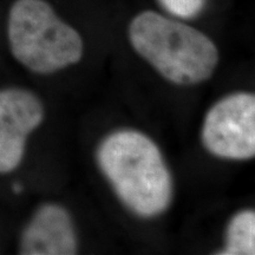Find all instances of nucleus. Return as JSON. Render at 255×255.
Here are the masks:
<instances>
[{
    "instance_id": "nucleus-1",
    "label": "nucleus",
    "mask_w": 255,
    "mask_h": 255,
    "mask_svg": "<svg viewBox=\"0 0 255 255\" xmlns=\"http://www.w3.org/2000/svg\"><path fill=\"white\" fill-rule=\"evenodd\" d=\"M97 161L117 196L141 218L165 212L173 199V178L163 155L150 137L119 130L101 142Z\"/></svg>"
},
{
    "instance_id": "nucleus-2",
    "label": "nucleus",
    "mask_w": 255,
    "mask_h": 255,
    "mask_svg": "<svg viewBox=\"0 0 255 255\" xmlns=\"http://www.w3.org/2000/svg\"><path fill=\"white\" fill-rule=\"evenodd\" d=\"M129 39L139 56L178 85L207 81L219 63L218 47L208 36L155 11L132 19Z\"/></svg>"
},
{
    "instance_id": "nucleus-3",
    "label": "nucleus",
    "mask_w": 255,
    "mask_h": 255,
    "mask_svg": "<svg viewBox=\"0 0 255 255\" xmlns=\"http://www.w3.org/2000/svg\"><path fill=\"white\" fill-rule=\"evenodd\" d=\"M8 40L15 59L37 73L65 69L83 56L82 37L44 0H17L12 5Z\"/></svg>"
},
{
    "instance_id": "nucleus-4",
    "label": "nucleus",
    "mask_w": 255,
    "mask_h": 255,
    "mask_svg": "<svg viewBox=\"0 0 255 255\" xmlns=\"http://www.w3.org/2000/svg\"><path fill=\"white\" fill-rule=\"evenodd\" d=\"M202 142L210 154L227 159L255 155V97L250 92L229 95L207 114Z\"/></svg>"
},
{
    "instance_id": "nucleus-5",
    "label": "nucleus",
    "mask_w": 255,
    "mask_h": 255,
    "mask_svg": "<svg viewBox=\"0 0 255 255\" xmlns=\"http://www.w3.org/2000/svg\"><path fill=\"white\" fill-rule=\"evenodd\" d=\"M43 120L44 108L36 95L23 89L0 90V174L20 164L27 137Z\"/></svg>"
},
{
    "instance_id": "nucleus-6",
    "label": "nucleus",
    "mask_w": 255,
    "mask_h": 255,
    "mask_svg": "<svg viewBox=\"0 0 255 255\" xmlns=\"http://www.w3.org/2000/svg\"><path fill=\"white\" fill-rule=\"evenodd\" d=\"M77 250L71 216L56 203L41 206L21 235L20 253L25 255H72Z\"/></svg>"
},
{
    "instance_id": "nucleus-7",
    "label": "nucleus",
    "mask_w": 255,
    "mask_h": 255,
    "mask_svg": "<svg viewBox=\"0 0 255 255\" xmlns=\"http://www.w3.org/2000/svg\"><path fill=\"white\" fill-rule=\"evenodd\" d=\"M223 255L255 254V214L253 210H242L233 216L227 228Z\"/></svg>"
},
{
    "instance_id": "nucleus-8",
    "label": "nucleus",
    "mask_w": 255,
    "mask_h": 255,
    "mask_svg": "<svg viewBox=\"0 0 255 255\" xmlns=\"http://www.w3.org/2000/svg\"><path fill=\"white\" fill-rule=\"evenodd\" d=\"M170 14L175 17L190 19L201 13L206 5V0H158Z\"/></svg>"
},
{
    "instance_id": "nucleus-9",
    "label": "nucleus",
    "mask_w": 255,
    "mask_h": 255,
    "mask_svg": "<svg viewBox=\"0 0 255 255\" xmlns=\"http://www.w3.org/2000/svg\"><path fill=\"white\" fill-rule=\"evenodd\" d=\"M13 190L15 191V193H20V191L23 190V187H21L19 183H15L13 186Z\"/></svg>"
}]
</instances>
